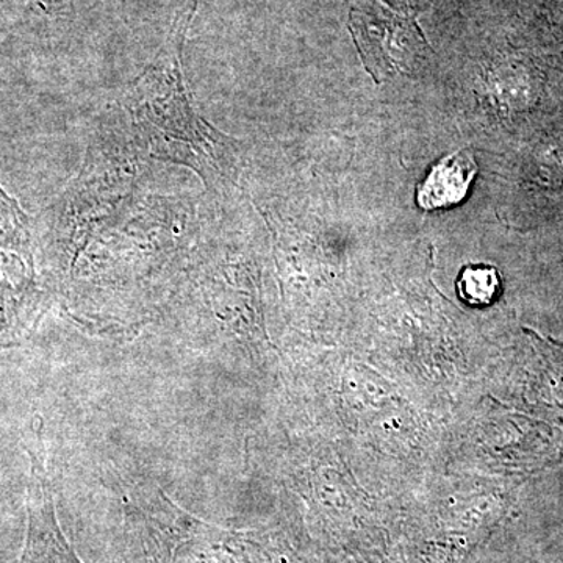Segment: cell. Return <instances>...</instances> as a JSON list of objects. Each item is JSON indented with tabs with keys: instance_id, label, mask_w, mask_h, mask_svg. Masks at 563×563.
<instances>
[{
	"instance_id": "obj_5",
	"label": "cell",
	"mask_w": 563,
	"mask_h": 563,
	"mask_svg": "<svg viewBox=\"0 0 563 563\" xmlns=\"http://www.w3.org/2000/svg\"><path fill=\"white\" fill-rule=\"evenodd\" d=\"M499 290H501V279L493 266H466L457 280L459 295L470 306H488L495 301Z\"/></svg>"
},
{
	"instance_id": "obj_2",
	"label": "cell",
	"mask_w": 563,
	"mask_h": 563,
	"mask_svg": "<svg viewBox=\"0 0 563 563\" xmlns=\"http://www.w3.org/2000/svg\"><path fill=\"white\" fill-rule=\"evenodd\" d=\"M36 302L27 218L0 188V344L20 335Z\"/></svg>"
},
{
	"instance_id": "obj_3",
	"label": "cell",
	"mask_w": 563,
	"mask_h": 563,
	"mask_svg": "<svg viewBox=\"0 0 563 563\" xmlns=\"http://www.w3.org/2000/svg\"><path fill=\"white\" fill-rule=\"evenodd\" d=\"M27 509V542L21 563H81L58 526L49 479L35 455L32 457Z\"/></svg>"
},
{
	"instance_id": "obj_4",
	"label": "cell",
	"mask_w": 563,
	"mask_h": 563,
	"mask_svg": "<svg viewBox=\"0 0 563 563\" xmlns=\"http://www.w3.org/2000/svg\"><path fill=\"white\" fill-rule=\"evenodd\" d=\"M477 166L468 151L448 155L433 166L417 188V202L422 210L444 209L465 199L476 177Z\"/></svg>"
},
{
	"instance_id": "obj_1",
	"label": "cell",
	"mask_w": 563,
	"mask_h": 563,
	"mask_svg": "<svg viewBox=\"0 0 563 563\" xmlns=\"http://www.w3.org/2000/svg\"><path fill=\"white\" fill-rule=\"evenodd\" d=\"M191 13L176 25L165 49L132 85L124 106L152 157L188 166L207 187H213L231 179L232 141L203 120L188 95L181 46Z\"/></svg>"
}]
</instances>
